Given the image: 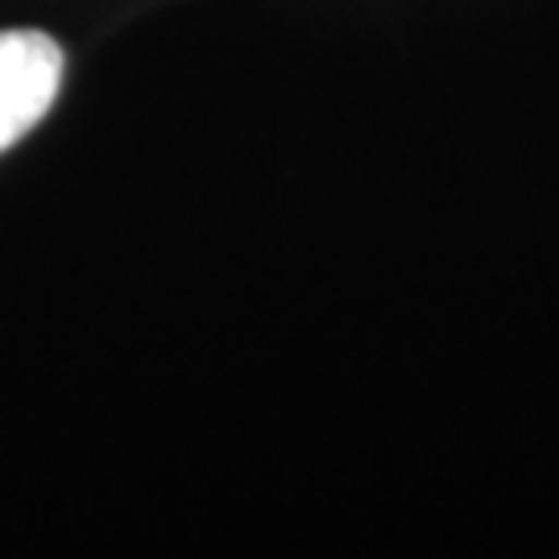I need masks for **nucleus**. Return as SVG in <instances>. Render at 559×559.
<instances>
[{
	"label": "nucleus",
	"instance_id": "1",
	"mask_svg": "<svg viewBox=\"0 0 559 559\" xmlns=\"http://www.w3.org/2000/svg\"><path fill=\"white\" fill-rule=\"evenodd\" d=\"M59 87V41L38 29H0V154L50 112Z\"/></svg>",
	"mask_w": 559,
	"mask_h": 559
}]
</instances>
